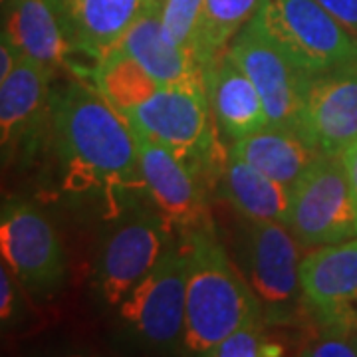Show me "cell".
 Returning a JSON list of instances; mask_svg holds the SVG:
<instances>
[{
	"label": "cell",
	"instance_id": "1",
	"mask_svg": "<svg viewBox=\"0 0 357 357\" xmlns=\"http://www.w3.org/2000/svg\"><path fill=\"white\" fill-rule=\"evenodd\" d=\"M50 112L70 189H145L135 135L102 91L72 84L52 100Z\"/></svg>",
	"mask_w": 357,
	"mask_h": 357
},
{
	"label": "cell",
	"instance_id": "2",
	"mask_svg": "<svg viewBox=\"0 0 357 357\" xmlns=\"http://www.w3.org/2000/svg\"><path fill=\"white\" fill-rule=\"evenodd\" d=\"M187 316L183 344L206 356L243 326L262 321V304L206 222L187 229Z\"/></svg>",
	"mask_w": 357,
	"mask_h": 357
},
{
	"label": "cell",
	"instance_id": "3",
	"mask_svg": "<svg viewBox=\"0 0 357 357\" xmlns=\"http://www.w3.org/2000/svg\"><path fill=\"white\" fill-rule=\"evenodd\" d=\"M266 34L304 74H319L357 60V38L318 0H260Z\"/></svg>",
	"mask_w": 357,
	"mask_h": 357
},
{
	"label": "cell",
	"instance_id": "4",
	"mask_svg": "<svg viewBox=\"0 0 357 357\" xmlns=\"http://www.w3.org/2000/svg\"><path fill=\"white\" fill-rule=\"evenodd\" d=\"M286 227L302 246L357 236V211L342 155H318L294 185Z\"/></svg>",
	"mask_w": 357,
	"mask_h": 357
},
{
	"label": "cell",
	"instance_id": "5",
	"mask_svg": "<svg viewBox=\"0 0 357 357\" xmlns=\"http://www.w3.org/2000/svg\"><path fill=\"white\" fill-rule=\"evenodd\" d=\"M208 105L204 86H159L123 117L133 131L173 149L192 167L195 157L204 159L213 149Z\"/></svg>",
	"mask_w": 357,
	"mask_h": 357
},
{
	"label": "cell",
	"instance_id": "6",
	"mask_svg": "<svg viewBox=\"0 0 357 357\" xmlns=\"http://www.w3.org/2000/svg\"><path fill=\"white\" fill-rule=\"evenodd\" d=\"M318 155H344L357 141V60L307 74L296 121Z\"/></svg>",
	"mask_w": 357,
	"mask_h": 357
},
{
	"label": "cell",
	"instance_id": "7",
	"mask_svg": "<svg viewBox=\"0 0 357 357\" xmlns=\"http://www.w3.org/2000/svg\"><path fill=\"white\" fill-rule=\"evenodd\" d=\"M119 312L147 344L171 345L185 335L187 255L183 244L163 252L123 298Z\"/></svg>",
	"mask_w": 357,
	"mask_h": 357
},
{
	"label": "cell",
	"instance_id": "8",
	"mask_svg": "<svg viewBox=\"0 0 357 357\" xmlns=\"http://www.w3.org/2000/svg\"><path fill=\"white\" fill-rule=\"evenodd\" d=\"M0 248L4 262L36 296L56 292L66 274L60 238L48 218L32 204L10 201L2 208Z\"/></svg>",
	"mask_w": 357,
	"mask_h": 357
},
{
	"label": "cell",
	"instance_id": "9",
	"mask_svg": "<svg viewBox=\"0 0 357 357\" xmlns=\"http://www.w3.org/2000/svg\"><path fill=\"white\" fill-rule=\"evenodd\" d=\"M294 238L276 220H248L243 236V274L272 319L290 314L302 290Z\"/></svg>",
	"mask_w": 357,
	"mask_h": 357
},
{
	"label": "cell",
	"instance_id": "10",
	"mask_svg": "<svg viewBox=\"0 0 357 357\" xmlns=\"http://www.w3.org/2000/svg\"><path fill=\"white\" fill-rule=\"evenodd\" d=\"M229 52L258 89L266 109L268 126L296 129L302 86L307 74L300 72L282 54L256 14L232 38Z\"/></svg>",
	"mask_w": 357,
	"mask_h": 357
},
{
	"label": "cell",
	"instance_id": "11",
	"mask_svg": "<svg viewBox=\"0 0 357 357\" xmlns=\"http://www.w3.org/2000/svg\"><path fill=\"white\" fill-rule=\"evenodd\" d=\"M163 215L137 211L109 234L96 270V284L109 306H119L131 288L147 276L165 252Z\"/></svg>",
	"mask_w": 357,
	"mask_h": 357
},
{
	"label": "cell",
	"instance_id": "12",
	"mask_svg": "<svg viewBox=\"0 0 357 357\" xmlns=\"http://www.w3.org/2000/svg\"><path fill=\"white\" fill-rule=\"evenodd\" d=\"M300 286L328 328L357 332V236L314 246L300 262Z\"/></svg>",
	"mask_w": 357,
	"mask_h": 357
},
{
	"label": "cell",
	"instance_id": "13",
	"mask_svg": "<svg viewBox=\"0 0 357 357\" xmlns=\"http://www.w3.org/2000/svg\"><path fill=\"white\" fill-rule=\"evenodd\" d=\"M133 135L139 151L145 191H149L157 211L167 222L181 225L185 230L204 222L203 191L195 181L192 167L173 149L147 135L137 131H133Z\"/></svg>",
	"mask_w": 357,
	"mask_h": 357
},
{
	"label": "cell",
	"instance_id": "14",
	"mask_svg": "<svg viewBox=\"0 0 357 357\" xmlns=\"http://www.w3.org/2000/svg\"><path fill=\"white\" fill-rule=\"evenodd\" d=\"M70 48L102 60L157 0H48Z\"/></svg>",
	"mask_w": 357,
	"mask_h": 357
},
{
	"label": "cell",
	"instance_id": "15",
	"mask_svg": "<svg viewBox=\"0 0 357 357\" xmlns=\"http://www.w3.org/2000/svg\"><path fill=\"white\" fill-rule=\"evenodd\" d=\"M115 48L128 52L157 86H204L203 68L195 54L167 38L161 0L141 14Z\"/></svg>",
	"mask_w": 357,
	"mask_h": 357
},
{
	"label": "cell",
	"instance_id": "16",
	"mask_svg": "<svg viewBox=\"0 0 357 357\" xmlns=\"http://www.w3.org/2000/svg\"><path fill=\"white\" fill-rule=\"evenodd\" d=\"M204 88L217 123L232 139H243L268 126V115L262 98L236 64L230 52L220 54L217 60L203 70Z\"/></svg>",
	"mask_w": 357,
	"mask_h": 357
},
{
	"label": "cell",
	"instance_id": "17",
	"mask_svg": "<svg viewBox=\"0 0 357 357\" xmlns=\"http://www.w3.org/2000/svg\"><path fill=\"white\" fill-rule=\"evenodd\" d=\"M48 68L22 56L10 72L0 79V131L4 151L32 135L46 109H50V79Z\"/></svg>",
	"mask_w": 357,
	"mask_h": 357
},
{
	"label": "cell",
	"instance_id": "18",
	"mask_svg": "<svg viewBox=\"0 0 357 357\" xmlns=\"http://www.w3.org/2000/svg\"><path fill=\"white\" fill-rule=\"evenodd\" d=\"M2 38L20 56L48 68L52 74L66 62L70 44L48 0H6Z\"/></svg>",
	"mask_w": 357,
	"mask_h": 357
},
{
	"label": "cell",
	"instance_id": "19",
	"mask_svg": "<svg viewBox=\"0 0 357 357\" xmlns=\"http://www.w3.org/2000/svg\"><path fill=\"white\" fill-rule=\"evenodd\" d=\"M232 155L290 191L318 157L298 129L282 126H264L243 139H236Z\"/></svg>",
	"mask_w": 357,
	"mask_h": 357
},
{
	"label": "cell",
	"instance_id": "20",
	"mask_svg": "<svg viewBox=\"0 0 357 357\" xmlns=\"http://www.w3.org/2000/svg\"><path fill=\"white\" fill-rule=\"evenodd\" d=\"M222 192L248 220H288L292 191L232 153L225 167Z\"/></svg>",
	"mask_w": 357,
	"mask_h": 357
},
{
	"label": "cell",
	"instance_id": "21",
	"mask_svg": "<svg viewBox=\"0 0 357 357\" xmlns=\"http://www.w3.org/2000/svg\"><path fill=\"white\" fill-rule=\"evenodd\" d=\"M260 0H204L192 54L201 68L211 66L230 40L255 16Z\"/></svg>",
	"mask_w": 357,
	"mask_h": 357
},
{
	"label": "cell",
	"instance_id": "22",
	"mask_svg": "<svg viewBox=\"0 0 357 357\" xmlns=\"http://www.w3.org/2000/svg\"><path fill=\"white\" fill-rule=\"evenodd\" d=\"M93 79L103 98L121 115L145 102L159 88L153 77L121 48H114L103 56Z\"/></svg>",
	"mask_w": 357,
	"mask_h": 357
},
{
	"label": "cell",
	"instance_id": "23",
	"mask_svg": "<svg viewBox=\"0 0 357 357\" xmlns=\"http://www.w3.org/2000/svg\"><path fill=\"white\" fill-rule=\"evenodd\" d=\"M204 0H161V20L167 38L191 50Z\"/></svg>",
	"mask_w": 357,
	"mask_h": 357
},
{
	"label": "cell",
	"instance_id": "24",
	"mask_svg": "<svg viewBox=\"0 0 357 357\" xmlns=\"http://www.w3.org/2000/svg\"><path fill=\"white\" fill-rule=\"evenodd\" d=\"M284 354L280 344L268 342L262 333V321L243 326L241 330L218 342L206 356L208 357H276Z\"/></svg>",
	"mask_w": 357,
	"mask_h": 357
},
{
	"label": "cell",
	"instance_id": "25",
	"mask_svg": "<svg viewBox=\"0 0 357 357\" xmlns=\"http://www.w3.org/2000/svg\"><path fill=\"white\" fill-rule=\"evenodd\" d=\"M300 356L312 357H356L357 356V337L349 340L347 332H337L328 328V333H324L314 344L304 345Z\"/></svg>",
	"mask_w": 357,
	"mask_h": 357
},
{
	"label": "cell",
	"instance_id": "26",
	"mask_svg": "<svg viewBox=\"0 0 357 357\" xmlns=\"http://www.w3.org/2000/svg\"><path fill=\"white\" fill-rule=\"evenodd\" d=\"M318 2L357 38V0H318Z\"/></svg>",
	"mask_w": 357,
	"mask_h": 357
},
{
	"label": "cell",
	"instance_id": "27",
	"mask_svg": "<svg viewBox=\"0 0 357 357\" xmlns=\"http://www.w3.org/2000/svg\"><path fill=\"white\" fill-rule=\"evenodd\" d=\"M14 314V286L13 278L8 274L6 266L0 268V318L2 321L13 318Z\"/></svg>",
	"mask_w": 357,
	"mask_h": 357
},
{
	"label": "cell",
	"instance_id": "28",
	"mask_svg": "<svg viewBox=\"0 0 357 357\" xmlns=\"http://www.w3.org/2000/svg\"><path fill=\"white\" fill-rule=\"evenodd\" d=\"M20 58H22L20 52L16 50L8 40L2 38V44H0V79L10 76V72L16 68Z\"/></svg>",
	"mask_w": 357,
	"mask_h": 357
},
{
	"label": "cell",
	"instance_id": "29",
	"mask_svg": "<svg viewBox=\"0 0 357 357\" xmlns=\"http://www.w3.org/2000/svg\"><path fill=\"white\" fill-rule=\"evenodd\" d=\"M344 159L345 171H347V177H349V185H351V195H354V203H356L357 211V141L345 149V153L342 155Z\"/></svg>",
	"mask_w": 357,
	"mask_h": 357
}]
</instances>
